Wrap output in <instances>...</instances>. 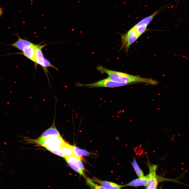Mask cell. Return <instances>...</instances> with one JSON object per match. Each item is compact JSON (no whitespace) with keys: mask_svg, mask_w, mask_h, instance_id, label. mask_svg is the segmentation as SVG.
<instances>
[{"mask_svg":"<svg viewBox=\"0 0 189 189\" xmlns=\"http://www.w3.org/2000/svg\"><path fill=\"white\" fill-rule=\"evenodd\" d=\"M97 70L101 74H106L108 78L112 81L130 84L137 82H141L151 85H157L158 82L150 78H144L122 72L113 71L106 69L101 65L97 67Z\"/></svg>","mask_w":189,"mask_h":189,"instance_id":"obj_1","label":"cell"},{"mask_svg":"<svg viewBox=\"0 0 189 189\" xmlns=\"http://www.w3.org/2000/svg\"><path fill=\"white\" fill-rule=\"evenodd\" d=\"M23 141L26 143H33L37 144L45 148L50 151L60 149V148L65 142L62 137L51 136L35 139H30L27 137H23Z\"/></svg>","mask_w":189,"mask_h":189,"instance_id":"obj_2","label":"cell"},{"mask_svg":"<svg viewBox=\"0 0 189 189\" xmlns=\"http://www.w3.org/2000/svg\"><path fill=\"white\" fill-rule=\"evenodd\" d=\"M139 37L136 32L135 28L134 26L133 27L126 33L122 35V45L120 49H124L127 52L131 45Z\"/></svg>","mask_w":189,"mask_h":189,"instance_id":"obj_3","label":"cell"},{"mask_svg":"<svg viewBox=\"0 0 189 189\" xmlns=\"http://www.w3.org/2000/svg\"><path fill=\"white\" fill-rule=\"evenodd\" d=\"M128 85L126 83H119L113 81L108 77L92 83L79 84V86H86L89 88L100 87L112 88L122 86Z\"/></svg>","mask_w":189,"mask_h":189,"instance_id":"obj_4","label":"cell"},{"mask_svg":"<svg viewBox=\"0 0 189 189\" xmlns=\"http://www.w3.org/2000/svg\"><path fill=\"white\" fill-rule=\"evenodd\" d=\"M51 136H61L56 127L55 119L54 120L51 126L45 131L39 138H43Z\"/></svg>","mask_w":189,"mask_h":189,"instance_id":"obj_5","label":"cell"},{"mask_svg":"<svg viewBox=\"0 0 189 189\" xmlns=\"http://www.w3.org/2000/svg\"><path fill=\"white\" fill-rule=\"evenodd\" d=\"M36 45L33 44L24 48L22 51L23 54L26 57L35 62V50Z\"/></svg>","mask_w":189,"mask_h":189,"instance_id":"obj_6","label":"cell"},{"mask_svg":"<svg viewBox=\"0 0 189 189\" xmlns=\"http://www.w3.org/2000/svg\"><path fill=\"white\" fill-rule=\"evenodd\" d=\"M90 179L93 182L99 184L104 189H120L124 187V185H119L112 182L99 180L95 178L93 179Z\"/></svg>","mask_w":189,"mask_h":189,"instance_id":"obj_7","label":"cell"},{"mask_svg":"<svg viewBox=\"0 0 189 189\" xmlns=\"http://www.w3.org/2000/svg\"><path fill=\"white\" fill-rule=\"evenodd\" d=\"M46 45H36L35 50V63L41 65L43 68L44 57L42 51V49Z\"/></svg>","mask_w":189,"mask_h":189,"instance_id":"obj_8","label":"cell"},{"mask_svg":"<svg viewBox=\"0 0 189 189\" xmlns=\"http://www.w3.org/2000/svg\"><path fill=\"white\" fill-rule=\"evenodd\" d=\"M147 176L148 180L146 185L145 186L146 189H156L158 183V176L156 173H149Z\"/></svg>","mask_w":189,"mask_h":189,"instance_id":"obj_9","label":"cell"},{"mask_svg":"<svg viewBox=\"0 0 189 189\" xmlns=\"http://www.w3.org/2000/svg\"><path fill=\"white\" fill-rule=\"evenodd\" d=\"M148 180V178L146 175L143 177L139 178L132 180L129 183L124 185V187L145 186L147 185Z\"/></svg>","mask_w":189,"mask_h":189,"instance_id":"obj_10","label":"cell"},{"mask_svg":"<svg viewBox=\"0 0 189 189\" xmlns=\"http://www.w3.org/2000/svg\"><path fill=\"white\" fill-rule=\"evenodd\" d=\"M33 43L19 37L18 40L11 45L19 50L22 51L25 47L32 45Z\"/></svg>","mask_w":189,"mask_h":189,"instance_id":"obj_11","label":"cell"},{"mask_svg":"<svg viewBox=\"0 0 189 189\" xmlns=\"http://www.w3.org/2000/svg\"><path fill=\"white\" fill-rule=\"evenodd\" d=\"M72 163L74 166L84 171L85 168L84 165L81 160L78 158L74 154L66 156L65 158Z\"/></svg>","mask_w":189,"mask_h":189,"instance_id":"obj_12","label":"cell"},{"mask_svg":"<svg viewBox=\"0 0 189 189\" xmlns=\"http://www.w3.org/2000/svg\"><path fill=\"white\" fill-rule=\"evenodd\" d=\"M160 9L150 15L143 19L135 25L136 26L143 25L148 26L155 15L160 12Z\"/></svg>","mask_w":189,"mask_h":189,"instance_id":"obj_13","label":"cell"},{"mask_svg":"<svg viewBox=\"0 0 189 189\" xmlns=\"http://www.w3.org/2000/svg\"><path fill=\"white\" fill-rule=\"evenodd\" d=\"M60 150L66 156L74 154L72 146L65 142L62 145L60 148Z\"/></svg>","mask_w":189,"mask_h":189,"instance_id":"obj_14","label":"cell"},{"mask_svg":"<svg viewBox=\"0 0 189 189\" xmlns=\"http://www.w3.org/2000/svg\"><path fill=\"white\" fill-rule=\"evenodd\" d=\"M72 146L74 154L81 160L82 156H87L90 154L88 152L85 150L81 149L75 146Z\"/></svg>","mask_w":189,"mask_h":189,"instance_id":"obj_15","label":"cell"},{"mask_svg":"<svg viewBox=\"0 0 189 189\" xmlns=\"http://www.w3.org/2000/svg\"><path fill=\"white\" fill-rule=\"evenodd\" d=\"M132 166L139 178H142L144 176V174L142 170L138 165L135 159H134L132 164Z\"/></svg>","mask_w":189,"mask_h":189,"instance_id":"obj_16","label":"cell"},{"mask_svg":"<svg viewBox=\"0 0 189 189\" xmlns=\"http://www.w3.org/2000/svg\"><path fill=\"white\" fill-rule=\"evenodd\" d=\"M66 162L69 166L74 170L78 173L85 178H87L85 175L83 171L74 166L72 163L67 160H65Z\"/></svg>","mask_w":189,"mask_h":189,"instance_id":"obj_17","label":"cell"},{"mask_svg":"<svg viewBox=\"0 0 189 189\" xmlns=\"http://www.w3.org/2000/svg\"><path fill=\"white\" fill-rule=\"evenodd\" d=\"M86 182L87 184L91 188L94 189H104L102 186L97 185L93 182V181L89 178H86Z\"/></svg>","mask_w":189,"mask_h":189,"instance_id":"obj_18","label":"cell"},{"mask_svg":"<svg viewBox=\"0 0 189 189\" xmlns=\"http://www.w3.org/2000/svg\"><path fill=\"white\" fill-rule=\"evenodd\" d=\"M52 67L55 68L56 70H57V68L54 65L51 64L50 61L48 59L44 58V66L43 68L45 72L46 73H47V72H48L46 69V67Z\"/></svg>","mask_w":189,"mask_h":189,"instance_id":"obj_19","label":"cell"},{"mask_svg":"<svg viewBox=\"0 0 189 189\" xmlns=\"http://www.w3.org/2000/svg\"><path fill=\"white\" fill-rule=\"evenodd\" d=\"M52 153L61 157L65 158L66 156L59 149L57 150H52L50 151Z\"/></svg>","mask_w":189,"mask_h":189,"instance_id":"obj_20","label":"cell"},{"mask_svg":"<svg viewBox=\"0 0 189 189\" xmlns=\"http://www.w3.org/2000/svg\"><path fill=\"white\" fill-rule=\"evenodd\" d=\"M2 9L0 8V17L2 15Z\"/></svg>","mask_w":189,"mask_h":189,"instance_id":"obj_21","label":"cell"}]
</instances>
